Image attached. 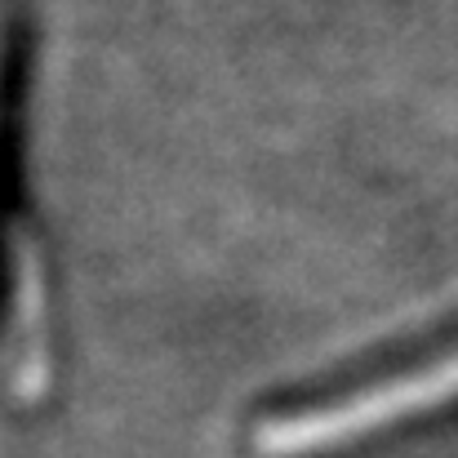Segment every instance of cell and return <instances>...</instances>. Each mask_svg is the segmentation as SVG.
<instances>
[{
  "mask_svg": "<svg viewBox=\"0 0 458 458\" xmlns=\"http://www.w3.org/2000/svg\"><path fill=\"white\" fill-rule=\"evenodd\" d=\"M458 401V347L383 383L356 387L347 396H334L325 405L294 410V414H276L263 419L254 432V450L263 458H311L329 454L343 445H356L383 428L423 419L441 405Z\"/></svg>",
  "mask_w": 458,
  "mask_h": 458,
  "instance_id": "1",
  "label": "cell"
}]
</instances>
